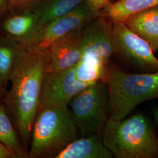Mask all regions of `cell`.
<instances>
[{
	"mask_svg": "<svg viewBox=\"0 0 158 158\" xmlns=\"http://www.w3.org/2000/svg\"><path fill=\"white\" fill-rule=\"evenodd\" d=\"M46 65L45 50L20 48L10 79L11 87L2 101L25 149L40 108Z\"/></svg>",
	"mask_w": 158,
	"mask_h": 158,
	"instance_id": "obj_1",
	"label": "cell"
},
{
	"mask_svg": "<svg viewBox=\"0 0 158 158\" xmlns=\"http://www.w3.org/2000/svg\"><path fill=\"white\" fill-rule=\"evenodd\" d=\"M102 138L105 147L117 158H158V138L141 113L122 120L108 118Z\"/></svg>",
	"mask_w": 158,
	"mask_h": 158,
	"instance_id": "obj_2",
	"label": "cell"
},
{
	"mask_svg": "<svg viewBox=\"0 0 158 158\" xmlns=\"http://www.w3.org/2000/svg\"><path fill=\"white\" fill-rule=\"evenodd\" d=\"M106 81L108 87V118H126L143 102L158 98V71L130 73L110 63Z\"/></svg>",
	"mask_w": 158,
	"mask_h": 158,
	"instance_id": "obj_3",
	"label": "cell"
},
{
	"mask_svg": "<svg viewBox=\"0 0 158 158\" xmlns=\"http://www.w3.org/2000/svg\"><path fill=\"white\" fill-rule=\"evenodd\" d=\"M78 133L68 106L40 108L31 131L29 157H54L78 138Z\"/></svg>",
	"mask_w": 158,
	"mask_h": 158,
	"instance_id": "obj_4",
	"label": "cell"
},
{
	"mask_svg": "<svg viewBox=\"0 0 158 158\" xmlns=\"http://www.w3.org/2000/svg\"><path fill=\"white\" fill-rule=\"evenodd\" d=\"M108 87L100 80L89 85L68 104L72 118L82 137L102 133L108 119Z\"/></svg>",
	"mask_w": 158,
	"mask_h": 158,
	"instance_id": "obj_5",
	"label": "cell"
},
{
	"mask_svg": "<svg viewBox=\"0 0 158 158\" xmlns=\"http://www.w3.org/2000/svg\"><path fill=\"white\" fill-rule=\"evenodd\" d=\"M114 54L136 69L146 72L158 71V59L145 40L131 30L124 23L113 25Z\"/></svg>",
	"mask_w": 158,
	"mask_h": 158,
	"instance_id": "obj_6",
	"label": "cell"
},
{
	"mask_svg": "<svg viewBox=\"0 0 158 158\" xmlns=\"http://www.w3.org/2000/svg\"><path fill=\"white\" fill-rule=\"evenodd\" d=\"M100 16L85 2L72 11L46 24L40 29L34 48L44 51L57 40L73 31L83 29Z\"/></svg>",
	"mask_w": 158,
	"mask_h": 158,
	"instance_id": "obj_7",
	"label": "cell"
},
{
	"mask_svg": "<svg viewBox=\"0 0 158 158\" xmlns=\"http://www.w3.org/2000/svg\"><path fill=\"white\" fill-rule=\"evenodd\" d=\"M89 85L76 79L74 66L59 72H46L42 80L40 108L68 106L74 96Z\"/></svg>",
	"mask_w": 158,
	"mask_h": 158,
	"instance_id": "obj_8",
	"label": "cell"
},
{
	"mask_svg": "<svg viewBox=\"0 0 158 158\" xmlns=\"http://www.w3.org/2000/svg\"><path fill=\"white\" fill-rule=\"evenodd\" d=\"M113 25L100 15L83 29L81 57L110 64L114 53Z\"/></svg>",
	"mask_w": 158,
	"mask_h": 158,
	"instance_id": "obj_9",
	"label": "cell"
},
{
	"mask_svg": "<svg viewBox=\"0 0 158 158\" xmlns=\"http://www.w3.org/2000/svg\"><path fill=\"white\" fill-rule=\"evenodd\" d=\"M83 29L68 34L45 49L46 72L62 71L77 64L81 56Z\"/></svg>",
	"mask_w": 158,
	"mask_h": 158,
	"instance_id": "obj_10",
	"label": "cell"
},
{
	"mask_svg": "<svg viewBox=\"0 0 158 158\" xmlns=\"http://www.w3.org/2000/svg\"><path fill=\"white\" fill-rule=\"evenodd\" d=\"M39 17L21 14L7 19L3 28L10 40L21 48H34L40 34Z\"/></svg>",
	"mask_w": 158,
	"mask_h": 158,
	"instance_id": "obj_11",
	"label": "cell"
},
{
	"mask_svg": "<svg viewBox=\"0 0 158 158\" xmlns=\"http://www.w3.org/2000/svg\"><path fill=\"white\" fill-rule=\"evenodd\" d=\"M54 158H112L103 143L102 133L77 138L57 153Z\"/></svg>",
	"mask_w": 158,
	"mask_h": 158,
	"instance_id": "obj_12",
	"label": "cell"
},
{
	"mask_svg": "<svg viewBox=\"0 0 158 158\" xmlns=\"http://www.w3.org/2000/svg\"><path fill=\"white\" fill-rule=\"evenodd\" d=\"M123 23L145 40L155 53L158 51V6L137 12Z\"/></svg>",
	"mask_w": 158,
	"mask_h": 158,
	"instance_id": "obj_13",
	"label": "cell"
},
{
	"mask_svg": "<svg viewBox=\"0 0 158 158\" xmlns=\"http://www.w3.org/2000/svg\"><path fill=\"white\" fill-rule=\"evenodd\" d=\"M158 6V0H117L102 10L100 15L113 23H123L137 12Z\"/></svg>",
	"mask_w": 158,
	"mask_h": 158,
	"instance_id": "obj_14",
	"label": "cell"
},
{
	"mask_svg": "<svg viewBox=\"0 0 158 158\" xmlns=\"http://www.w3.org/2000/svg\"><path fill=\"white\" fill-rule=\"evenodd\" d=\"M0 142L14 153L18 158H28L15 127L5 105L0 102Z\"/></svg>",
	"mask_w": 158,
	"mask_h": 158,
	"instance_id": "obj_15",
	"label": "cell"
},
{
	"mask_svg": "<svg viewBox=\"0 0 158 158\" xmlns=\"http://www.w3.org/2000/svg\"><path fill=\"white\" fill-rule=\"evenodd\" d=\"M109 65L98 60L81 57L74 66L76 78L89 85L100 80L106 81Z\"/></svg>",
	"mask_w": 158,
	"mask_h": 158,
	"instance_id": "obj_16",
	"label": "cell"
},
{
	"mask_svg": "<svg viewBox=\"0 0 158 158\" xmlns=\"http://www.w3.org/2000/svg\"><path fill=\"white\" fill-rule=\"evenodd\" d=\"M20 48L9 40L0 43V85L6 89Z\"/></svg>",
	"mask_w": 158,
	"mask_h": 158,
	"instance_id": "obj_17",
	"label": "cell"
},
{
	"mask_svg": "<svg viewBox=\"0 0 158 158\" xmlns=\"http://www.w3.org/2000/svg\"><path fill=\"white\" fill-rule=\"evenodd\" d=\"M86 0H53L44 8L39 17L40 28L59 17L72 11Z\"/></svg>",
	"mask_w": 158,
	"mask_h": 158,
	"instance_id": "obj_18",
	"label": "cell"
},
{
	"mask_svg": "<svg viewBox=\"0 0 158 158\" xmlns=\"http://www.w3.org/2000/svg\"><path fill=\"white\" fill-rule=\"evenodd\" d=\"M114 0H86V4L96 12H101L102 10L107 8Z\"/></svg>",
	"mask_w": 158,
	"mask_h": 158,
	"instance_id": "obj_19",
	"label": "cell"
},
{
	"mask_svg": "<svg viewBox=\"0 0 158 158\" xmlns=\"http://www.w3.org/2000/svg\"><path fill=\"white\" fill-rule=\"evenodd\" d=\"M0 158H18L17 156L0 142Z\"/></svg>",
	"mask_w": 158,
	"mask_h": 158,
	"instance_id": "obj_20",
	"label": "cell"
},
{
	"mask_svg": "<svg viewBox=\"0 0 158 158\" xmlns=\"http://www.w3.org/2000/svg\"><path fill=\"white\" fill-rule=\"evenodd\" d=\"M32 0H7L8 6L10 8H17L21 6L25 5L29 2H31Z\"/></svg>",
	"mask_w": 158,
	"mask_h": 158,
	"instance_id": "obj_21",
	"label": "cell"
},
{
	"mask_svg": "<svg viewBox=\"0 0 158 158\" xmlns=\"http://www.w3.org/2000/svg\"><path fill=\"white\" fill-rule=\"evenodd\" d=\"M6 93H7L6 89L0 85V102L3 101Z\"/></svg>",
	"mask_w": 158,
	"mask_h": 158,
	"instance_id": "obj_22",
	"label": "cell"
},
{
	"mask_svg": "<svg viewBox=\"0 0 158 158\" xmlns=\"http://www.w3.org/2000/svg\"><path fill=\"white\" fill-rule=\"evenodd\" d=\"M8 6L7 0H0V14L6 10Z\"/></svg>",
	"mask_w": 158,
	"mask_h": 158,
	"instance_id": "obj_23",
	"label": "cell"
},
{
	"mask_svg": "<svg viewBox=\"0 0 158 158\" xmlns=\"http://www.w3.org/2000/svg\"><path fill=\"white\" fill-rule=\"evenodd\" d=\"M152 111L153 117L158 126V108L156 106H153L152 109Z\"/></svg>",
	"mask_w": 158,
	"mask_h": 158,
	"instance_id": "obj_24",
	"label": "cell"
},
{
	"mask_svg": "<svg viewBox=\"0 0 158 158\" xmlns=\"http://www.w3.org/2000/svg\"><path fill=\"white\" fill-rule=\"evenodd\" d=\"M117 1V0H114V1Z\"/></svg>",
	"mask_w": 158,
	"mask_h": 158,
	"instance_id": "obj_25",
	"label": "cell"
}]
</instances>
